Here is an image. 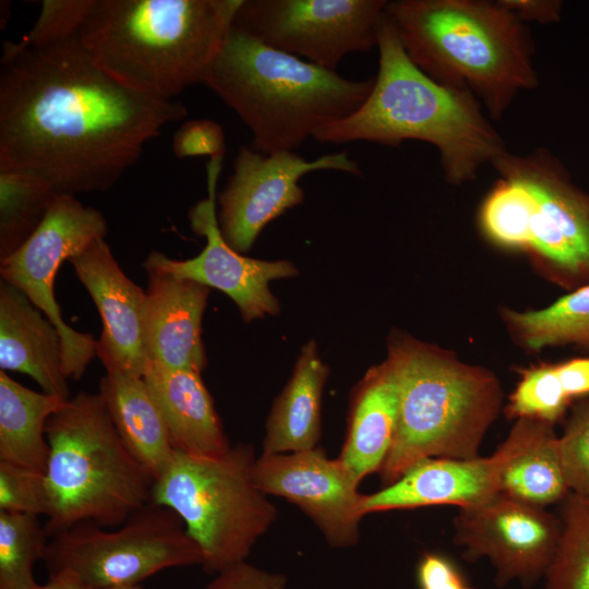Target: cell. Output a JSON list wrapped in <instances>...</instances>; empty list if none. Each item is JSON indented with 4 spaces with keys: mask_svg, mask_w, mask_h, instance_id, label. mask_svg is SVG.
<instances>
[{
    "mask_svg": "<svg viewBox=\"0 0 589 589\" xmlns=\"http://www.w3.org/2000/svg\"><path fill=\"white\" fill-rule=\"evenodd\" d=\"M0 166L29 171L57 194L103 192L145 144L188 115L104 70L79 35L0 60Z\"/></svg>",
    "mask_w": 589,
    "mask_h": 589,
    "instance_id": "cell-1",
    "label": "cell"
},
{
    "mask_svg": "<svg viewBox=\"0 0 589 589\" xmlns=\"http://www.w3.org/2000/svg\"><path fill=\"white\" fill-rule=\"evenodd\" d=\"M376 48L378 71L364 104L320 129L313 139L387 146L407 140L425 142L437 148L445 178L454 184L472 180L507 151L473 94L437 83L409 59L386 13Z\"/></svg>",
    "mask_w": 589,
    "mask_h": 589,
    "instance_id": "cell-2",
    "label": "cell"
},
{
    "mask_svg": "<svg viewBox=\"0 0 589 589\" xmlns=\"http://www.w3.org/2000/svg\"><path fill=\"white\" fill-rule=\"evenodd\" d=\"M385 13L409 59L437 83L473 94L491 119L538 84L529 32L500 1L395 0Z\"/></svg>",
    "mask_w": 589,
    "mask_h": 589,
    "instance_id": "cell-3",
    "label": "cell"
},
{
    "mask_svg": "<svg viewBox=\"0 0 589 589\" xmlns=\"http://www.w3.org/2000/svg\"><path fill=\"white\" fill-rule=\"evenodd\" d=\"M242 0H95L79 37L123 84L172 100L204 82Z\"/></svg>",
    "mask_w": 589,
    "mask_h": 589,
    "instance_id": "cell-4",
    "label": "cell"
},
{
    "mask_svg": "<svg viewBox=\"0 0 589 589\" xmlns=\"http://www.w3.org/2000/svg\"><path fill=\"white\" fill-rule=\"evenodd\" d=\"M203 84L249 128L253 151L274 154L294 152L320 129L356 112L374 77L345 79L232 26Z\"/></svg>",
    "mask_w": 589,
    "mask_h": 589,
    "instance_id": "cell-5",
    "label": "cell"
},
{
    "mask_svg": "<svg viewBox=\"0 0 589 589\" xmlns=\"http://www.w3.org/2000/svg\"><path fill=\"white\" fill-rule=\"evenodd\" d=\"M386 361L397 382L398 417L378 470L384 486L423 459L478 457L502 404L496 376L399 333L389 338Z\"/></svg>",
    "mask_w": 589,
    "mask_h": 589,
    "instance_id": "cell-6",
    "label": "cell"
},
{
    "mask_svg": "<svg viewBox=\"0 0 589 589\" xmlns=\"http://www.w3.org/2000/svg\"><path fill=\"white\" fill-rule=\"evenodd\" d=\"M46 436L49 537L80 524L118 527L152 501L155 479L122 442L98 393L69 398Z\"/></svg>",
    "mask_w": 589,
    "mask_h": 589,
    "instance_id": "cell-7",
    "label": "cell"
},
{
    "mask_svg": "<svg viewBox=\"0 0 589 589\" xmlns=\"http://www.w3.org/2000/svg\"><path fill=\"white\" fill-rule=\"evenodd\" d=\"M251 444L203 457L176 450L152 490V502L173 510L202 553V567L215 573L245 561L277 518V508L259 489Z\"/></svg>",
    "mask_w": 589,
    "mask_h": 589,
    "instance_id": "cell-8",
    "label": "cell"
},
{
    "mask_svg": "<svg viewBox=\"0 0 589 589\" xmlns=\"http://www.w3.org/2000/svg\"><path fill=\"white\" fill-rule=\"evenodd\" d=\"M43 560L49 575L67 570L87 588H106L201 565L202 553L180 517L151 501L116 530L80 524L50 537Z\"/></svg>",
    "mask_w": 589,
    "mask_h": 589,
    "instance_id": "cell-9",
    "label": "cell"
},
{
    "mask_svg": "<svg viewBox=\"0 0 589 589\" xmlns=\"http://www.w3.org/2000/svg\"><path fill=\"white\" fill-rule=\"evenodd\" d=\"M385 0H242L233 26L260 43L336 71L377 47Z\"/></svg>",
    "mask_w": 589,
    "mask_h": 589,
    "instance_id": "cell-10",
    "label": "cell"
},
{
    "mask_svg": "<svg viewBox=\"0 0 589 589\" xmlns=\"http://www.w3.org/2000/svg\"><path fill=\"white\" fill-rule=\"evenodd\" d=\"M108 231L104 215L74 195L57 194L43 223L14 253L0 261L1 280L19 288L56 326L62 341V365L68 378L80 380L97 356L93 335L69 326L55 298L60 265Z\"/></svg>",
    "mask_w": 589,
    "mask_h": 589,
    "instance_id": "cell-11",
    "label": "cell"
},
{
    "mask_svg": "<svg viewBox=\"0 0 589 589\" xmlns=\"http://www.w3.org/2000/svg\"><path fill=\"white\" fill-rule=\"evenodd\" d=\"M233 171L218 194V225L225 241L237 252H248L263 228L304 200L299 180L317 170L360 175L357 160L346 151L308 160L294 152L263 154L239 147Z\"/></svg>",
    "mask_w": 589,
    "mask_h": 589,
    "instance_id": "cell-12",
    "label": "cell"
},
{
    "mask_svg": "<svg viewBox=\"0 0 589 589\" xmlns=\"http://www.w3.org/2000/svg\"><path fill=\"white\" fill-rule=\"evenodd\" d=\"M453 526L465 558H486L496 586L516 581L527 588L543 580L561 532L560 517L503 493L458 508Z\"/></svg>",
    "mask_w": 589,
    "mask_h": 589,
    "instance_id": "cell-13",
    "label": "cell"
},
{
    "mask_svg": "<svg viewBox=\"0 0 589 589\" xmlns=\"http://www.w3.org/2000/svg\"><path fill=\"white\" fill-rule=\"evenodd\" d=\"M224 158H212L207 170V197L189 212L192 230L206 238L200 254L189 260H173L152 251L144 269H157L190 279L227 294L238 306L242 320L250 323L279 312V302L269 289L274 279L298 275L296 266L285 260L264 261L247 257L223 238L216 214V188Z\"/></svg>",
    "mask_w": 589,
    "mask_h": 589,
    "instance_id": "cell-14",
    "label": "cell"
},
{
    "mask_svg": "<svg viewBox=\"0 0 589 589\" xmlns=\"http://www.w3.org/2000/svg\"><path fill=\"white\" fill-rule=\"evenodd\" d=\"M492 166L521 180L533 195L529 250L566 279H589V194L543 148L522 156L506 151Z\"/></svg>",
    "mask_w": 589,
    "mask_h": 589,
    "instance_id": "cell-15",
    "label": "cell"
},
{
    "mask_svg": "<svg viewBox=\"0 0 589 589\" xmlns=\"http://www.w3.org/2000/svg\"><path fill=\"white\" fill-rule=\"evenodd\" d=\"M253 477L266 495L283 497L303 512L330 546L347 549L358 543L363 517L359 483L338 458L327 457L320 446L262 454Z\"/></svg>",
    "mask_w": 589,
    "mask_h": 589,
    "instance_id": "cell-16",
    "label": "cell"
},
{
    "mask_svg": "<svg viewBox=\"0 0 589 589\" xmlns=\"http://www.w3.org/2000/svg\"><path fill=\"white\" fill-rule=\"evenodd\" d=\"M538 421L517 419L506 440L486 457L428 458L410 467L393 483L363 495V516L377 512L426 506H473L500 493L505 465L530 441Z\"/></svg>",
    "mask_w": 589,
    "mask_h": 589,
    "instance_id": "cell-17",
    "label": "cell"
},
{
    "mask_svg": "<svg viewBox=\"0 0 589 589\" xmlns=\"http://www.w3.org/2000/svg\"><path fill=\"white\" fill-rule=\"evenodd\" d=\"M69 262L100 315L97 356L106 370L144 377L152 364L144 332L146 291L123 273L105 238Z\"/></svg>",
    "mask_w": 589,
    "mask_h": 589,
    "instance_id": "cell-18",
    "label": "cell"
},
{
    "mask_svg": "<svg viewBox=\"0 0 589 589\" xmlns=\"http://www.w3.org/2000/svg\"><path fill=\"white\" fill-rule=\"evenodd\" d=\"M145 272L144 332L151 363L201 373L207 364L202 318L211 288L166 272Z\"/></svg>",
    "mask_w": 589,
    "mask_h": 589,
    "instance_id": "cell-19",
    "label": "cell"
},
{
    "mask_svg": "<svg viewBox=\"0 0 589 589\" xmlns=\"http://www.w3.org/2000/svg\"><path fill=\"white\" fill-rule=\"evenodd\" d=\"M19 288L0 283V368L31 376L47 394L70 398L56 326Z\"/></svg>",
    "mask_w": 589,
    "mask_h": 589,
    "instance_id": "cell-20",
    "label": "cell"
},
{
    "mask_svg": "<svg viewBox=\"0 0 589 589\" xmlns=\"http://www.w3.org/2000/svg\"><path fill=\"white\" fill-rule=\"evenodd\" d=\"M144 380L159 405L176 450L203 457L229 450L231 445L200 372L152 363Z\"/></svg>",
    "mask_w": 589,
    "mask_h": 589,
    "instance_id": "cell-21",
    "label": "cell"
},
{
    "mask_svg": "<svg viewBox=\"0 0 589 589\" xmlns=\"http://www.w3.org/2000/svg\"><path fill=\"white\" fill-rule=\"evenodd\" d=\"M398 417V387L385 360L356 386L338 459L358 483L378 472L392 447Z\"/></svg>",
    "mask_w": 589,
    "mask_h": 589,
    "instance_id": "cell-22",
    "label": "cell"
},
{
    "mask_svg": "<svg viewBox=\"0 0 589 589\" xmlns=\"http://www.w3.org/2000/svg\"><path fill=\"white\" fill-rule=\"evenodd\" d=\"M98 394L127 448L156 480L170 465L176 448L144 377L106 370Z\"/></svg>",
    "mask_w": 589,
    "mask_h": 589,
    "instance_id": "cell-23",
    "label": "cell"
},
{
    "mask_svg": "<svg viewBox=\"0 0 589 589\" xmlns=\"http://www.w3.org/2000/svg\"><path fill=\"white\" fill-rule=\"evenodd\" d=\"M328 373L315 341L309 340L268 414L262 454L298 453L318 446L322 394Z\"/></svg>",
    "mask_w": 589,
    "mask_h": 589,
    "instance_id": "cell-24",
    "label": "cell"
},
{
    "mask_svg": "<svg viewBox=\"0 0 589 589\" xmlns=\"http://www.w3.org/2000/svg\"><path fill=\"white\" fill-rule=\"evenodd\" d=\"M68 399L35 392L0 371V461L46 472V424Z\"/></svg>",
    "mask_w": 589,
    "mask_h": 589,
    "instance_id": "cell-25",
    "label": "cell"
},
{
    "mask_svg": "<svg viewBox=\"0 0 589 589\" xmlns=\"http://www.w3.org/2000/svg\"><path fill=\"white\" fill-rule=\"evenodd\" d=\"M556 442L553 425L540 421L530 441L505 465L500 493L542 508L561 503L569 489Z\"/></svg>",
    "mask_w": 589,
    "mask_h": 589,
    "instance_id": "cell-26",
    "label": "cell"
},
{
    "mask_svg": "<svg viewBox=\"0 0 589 589\" xmlns=\"http://www.w3.org/2000/svg\"><path fill=\"white\" fill-rule=\"evenodd\" d=\"M56 195L38 176L0 166V261L14 253L36 231Z\"/></svg>",
    "mask_w": 589,
    "mask_h": 589,
    "instance_id": "cell-27",
    "label": "cell"
},
{
    "mask_svg": "<svg viewBox=\"0 0 589 589\" xmlns=\"http://www.w3.org/2000/svg\"><path fill=\"white\" fill-rule=\"evenodd\" d=\"M506 320L531 349L565 344L589 348V285L541 310L507 311Z\"/></svg>",
    "mask_w": 589,
    "mask_h": 589,
    "instance_id": "cell-28",
    "label": "cell"
},
{
    "mask_svg": "<svg viewBox=\"0 0 589 589\" xmlns=\"http://www.w3.org/2000/svg\"><path fill=\"white\" fill-rule=\"evenodd\" d=\"M561 504L560 538L543 589H589V496L569 492Z\"/></svg>",
    "mask_w": 589,
    "mask_h": 589,
    "instance_id": "cell-29",
    "label": "cell"
},
{
    "mask_svg": "<svg viewBox=\"0 0 589 589\" xmlns=\"http://www.w3.org/2000/svg\"><path fill=\"white\" fill-rule=\"evenodd\" d=\"M498 175L500 180L481 206L480 225L486 237L498 245L529 249L533 195L515 176Z\"/></svg>",
    "mask_w": 589,
    "mask_h": 589,
    "instance_id": "cell-30",
    "label": "cell"
},
{
    "mask_svg": "<svg viewBox=\"0 0 589 589\" xmlns=\"http://www.w3.org/2000/svg\"><path fill=\"white\" fill-rule=\"evenodd\" d=\"M39 516L0 510V589H29L34 565L43 560L48 533Z\"/></svg>",
    "mask_w": 589,
    "mask_h": 589,
    "instance_id": "cell-31",
    "label": "cell"
},
{
    "mask_svg": "<svg viewBox=\"0 0 589 589\" xmlns=\"http://www.w3.org/2000/svg\"><path fill=\"white\" fill-rule=\"evenodd\" d=\"M570 400L555 364H542L524 372L509 397L507 412L517 419L553 425L563 418Z\"/></svg>",
    "mask_w": 589,
    "mask_h": 589,
    "instance_id": "cell-32",
    "label": "cell"
},
{
    "mask_svg": "<svg viewBox=\"0 0 589 589\" xmlns=\"http://www.w3.org/2000/svg\"><path fill=\"white\" fill-rule=\"evenodd\" d=\"M95 0H44L34 26L19 41L7 40L2 55L45 48L65 41L79 32Z\"/></svg>",
    "mask_w": 589,
    "mask_h": 589,
    "instance_id": "cell-33",
    "label": "cell"
},
{
    "mask_svg": "<svg viewBox=\"0 0 589 589\" xmlns=\"http://www.w3.org/2000/svg\"><path fill=\"white\" fill-rule=\"evenodd\" d=\"M49 508L45 472L0 461V510L47 516Z\"/></svg>",
    "mask_w": 589,
    "mask_h": 589,
    "instance_id": "cell-34",
    "label": "cell"
},
{
    "mask_svg": "<svg viewBox=\"0 0 589 589\" xmlns=\"http://www.w3.org/2000/svg\"><path fill=\"white\" fill-rule=\"evenodd\" d=\"M556 444L569 492L589 496V400L574 409Z\"/></svg>",
    "mask_w": 589,
    "mask_h": 589,
    "instance_id": "cell-35",
    "label": "cell"
},
{
    "mask_svg": "<svg viewBox=\"0 0 589 589\" xmlns=\"http://www.w3.org/2000/svg\"><path fill=\"white\" fill-rule=\"evenodd\" d=\"M172 149L178 158L208 156L224 158L226 141L223 127L209 119L184 122L175 133Z\"/></svg>",
    "mask_w": 589,
    "mask_h": 589,
    "instance_id": "cell-36",
    "label": "cell"
},
{
    "mask_svg": "<svg viewBox=\"0 0 589 589\" xmlns=\"http://www.w3.org/2000/svg\"><path fill=\"white\" fill-rule=\"evenodd\" d=\"M287 577L268 572L247 561L231 565L216 574L204 589H286Z\"/></svg>",
    "mask_w": 589,
    "mask_h": 589,
    "instance_id": "cell-37",
    "label": "cell"
},
{
    "mask_svg": "<svg viewBox=\"0 0 589 589\" xmlns=\"http://www.w3.org/2000/svg\"><path fill=\"white\" fill-rule=\"evenodd\" d=\"M419 589H472L459 567L446 555L425 552L417 565Z\"/></svg>",
    "mask_w": 589,
    "mask_h": 589,
    "instance_id": "cell-38",
    "label": "cell"
},
{
    "mask_svg": "<svg viewBox=\"0 0 589 589\" xmlns=\"http://www.w3.org/2000/svg\"><path fill=\"white\" fill-rule=\"evenodd\" d=\"M522 23L549 24L560 20L562 2L556 0H500Z\"/></svg>",
    "mask_w": 589,
    "mask_h": 589,
    "instance_id": "cell-39",
    "label": "cell"
},
{
    "mask_svg": "<svg viewBox=\"0 0 589 589\" xmlns=\"http://www.w3.org/2000/svg\"><path fill=\"white\" fill-rule=\"evenodd\" d=\"M555 366L570 399L589 394V358L572 359Z\"/></svg>",
    "mask_w": 589,
    "mask_h": 589,
    "instance_id": "cell-40",
    "label": "cell"
},
{
    "mask_svg": "<svg viewBox=\"0 0 589 589\" xmlns=\"http://www.w3.org/2000/svg\"><path fill=\"white\" fill-rule=\"evenodd\" d=\"M29 589H87L73 574L61 570L49 575V580L44 585L36 584Z\"/></svg>",
    "mask_w": 589,
    "mask_h": 589,
    "instance_id": "cell-41",
    "label": "cell"
},
{
    "mask_svg": "<svg viewBox=\"0 0 589 589\" xmlns=\"http://www.w3.org/2000/svg\"><path fill=\"white\" fill-rule=\"evenodd\" d=\"M87 589H142L139 585H122V586H113V587H106V588H87Z\"/></svg>",
    "mask_w": 589,
    "mask_h": 589,
    "instance_id": "cell-42",
    "label": "cell"
}]
</instances>
